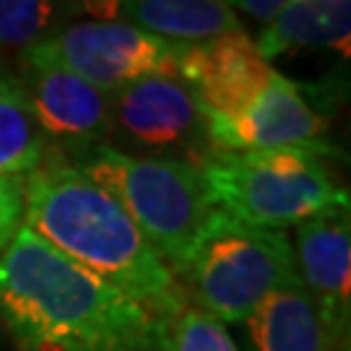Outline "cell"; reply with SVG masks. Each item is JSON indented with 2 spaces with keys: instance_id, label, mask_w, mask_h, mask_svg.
<instances>
[{
  "instance_id": "8992f818",
  "label": "cell",
  "mask_w": 351,
  "mask_h": 351,
  "mask_svg": "<svg viewBox=\"0 0 351 351\" xmlns=\"http://www.w3.org/2000/svg\"><path fill=\"white\" fill-rule=\"evenodd\" d=\"M182 45L146 34L123 21H71L50 39L21 55L47 60L81 75L104 94H114L138 78L175 73Z\"/></svg>"
},
{
  "instance_id": "2e32d148",
  "label": "cell",
  "mask_w": 351,
  "mask_h": 351,
  "mask_svg": "<svg viewBox=\"0 0 351 351\" xmlns=\"http://www.w3.org/2000/svg\"><path fill=\"white\" fill-rule=\"evenodd\" d=\"M81 13V0H0V52H26Z\"/></svg>"
},
{
  "instance_id": "9a60e30c",
  "label": "cell",
  "mask_w": 351,
  "mask_h": 351,
  "mask_svg": "<svg viewBox=\"0 0 351 351\" xmlns=\"http://www.w3.org/2000/svg\"><path fill=\"white\" fill-rule=\"evenodd\" d=\"M52 154L55 151L34 123L19 75L0 63V172L26 177Z\"/></svg>"
},
{
  "instance_id": "7a4b0ae2",
  "label": "cell",
  "mask_w": 351,
  "mask_h": 351,
  "mask_svg": "<svg viewBox=\"0 0 351 351\" xmlns=\"http://www.w3.org/2000/svg\"><path fill=\"white\" fill-rule=\"evenodd\" d=\"M24 226L162 320L185 300L123 206L58 154L24 177Z\"/></svg>"
},
{
  "instance_id": "8fae6325",
  "label": "cell",
  "mask_w": 351,
  "mask_h": 351,
  "mask_svg": "<svg viewBox=\"0 0 351 351\" xmlns=\"http://www.w3.org/2000/svg\"><path fill=\"white\" fill-rule=\"evenodd\" d=\"M297 276L328 330L346 343L351 315V221L349 208L317 213L297 224Z\"/></svg>"
},
{
  "instance_id": "30bf717a",
  "label": "cell",
  "mask_w": 351,
  "mask_h": 351,
  "mask_svg": "<svg viewBox=\"0 0 351 351\" xmlns=\"http://www.w3.org/2000/svg\"><path fill=\"white\" fill-rule=\"evenodd\" d=\"M274 68L245 32L182 45L175 75L195 99L203 117H234L263 91Z\"/></svg>"
},
{
  "instance_id": "3957f363",
  "label": "cell",
  "mask_w": 351,
  "mask_h": 351,
  "mask_svg": "<svg viewBox=\"0 0 351 351\" xmlns=\"http://www.w3.org/2000/svg\"><path fill=\"white\" fill-rule=\"evenodd\" d=\"M84 175L107 190L143 232L169 271H182L198 239L219 211L198 164L172 156H133L99 143L68 156Z\"/></svg>"
},
{
  "instance_id": "277c9868",
  "label": "cell",
  "mask_w": 351,
  "mask_h": 351,
  "mask_svg": "<svg viewBox=\"0 0 351 351\" xmlns=\"http://www.w3.org/2000/svg\"><path fill=\"white\" fill-rule=\"evenodd\" d=\"M198 169L219 211L261 229L284 232L317 213L349 208V193L313 151H211Z\"/></svg>"
},
{
  "instance_id": "7c38bea8",
  "label": "cell",
  "mask_w": 351,
  "mask_h": 351,
  "mask_svg": "<svg viewBox=\"0 0 351 351\" xmlns=\"http://www.w3.org/2000/svg\"><path fill=\"white\" fill-rule=\"evenodd\" d=\"M99 16L177 45L245 32L226 0H99Z\"/></svg>"
},
{
  "instance_id": "9c48e42d",
  "label": "cell",
  "mask_w": 351,
  "mask_h": 351,
  "mask_svg": "<svg viewBox=\"0 0 351 351\" xmlns=\"http://www.w3.org/2000/svg\"><path fill=\"white\" fill-rule=\"evenodd\" d=\"M19 81L45 141L58 156L104 143L112 133L110 94L60 65L21 55Z\"/></svg>"
},
{
  "instance_id": "d6986e66",
  "label": "cell",
  "mask_w": 351,
  "mask_h": 351,
  "mask_svg": "<svg viewBox=\"0 0 351 351\" xmlns=\"http://www.w3.org/2000/svg\"><path fill=\"white\" fill-rule=\"evenodd\" d=\"M229 3V8L237 13H247L250 19H258V21H274L278 13L287 8L289 3H294V0H226Z\"/></svg>"
},
{
  "instance_id": "e0dca14e",
  "label": "cell",
  "mask_w": 351,
  "mask_h": 351,
  "mask_svg": "<svg viewBox=\"0 0 351 351\" xmlns=\"http://www.w3.org/2000/svg\"><path fill=\"white\" fill-rule=\"evenodd\" d=\"M164 351H237L221 320L190 304L188 297L164 320Z\"/></svg>"
},
{
  "instance_id": "52a82bcc",
  "label": "cell",
  "mask_w": 351,
  "mask_h": 351,
  "mask_svg": "<svg viewBox=\"0 0 351 351\" xmlns=\"http://www.w3.org/2000/svg\"><path fill=\"white\" fill-rule=\"evenodd\" d=\"M206 136L213 151L300 149L328 154V117L317 112L304 88L276 71L271 84L234 117L208 114Z\"/></svg>"
},
{
  "instance_id": "ba28073f",
  "label": "cell",
  "mask_w": 351,
  "mask_h": 351,
  "mask_svg": "<svg viewBox=\"0 0 351 351\" xmlns=\"http://www.w3.org/2000/svg\"><path fill=\"white\" fill-rule=\"evenodd\" d=\"M112 133H123L143 149L169 151L201 164L211 154L206 120L175 73H154L110 94Z\"/></svg>"
},
{
  "instance_id": "5bb4252c",
  "label": "cell",
  "mask_w": 351,
  "mask_h": 351,
  "mask_svg": "<svg viewBox=\"0 0 351 351\" xmlns=\"http://www.w3.org/2000/svg\"><path fill=\"white\" fill-rule=\"evenodd\" d=\"M351 0H294L255 42L265 60L300 47H330L349 58Z\"/></svg>"
},
{
  "instance_id": "5b68a950",
  "label": "cell",
  "mask_w": 351,
  "mask_h": 351,
  "mask_svg": "<svg viewBox=\"0 0 351 351\" xmlns=\"http://www.w3.org/2000/svg\"><path fill=\"white\" fill-rule=\"evenodd\" d=\"M180 276L195 307L221 323H245L268 294L300 278L284 232L242 224L221 211L213 213Z\"/></svg>"
},
{
  "instance_id": "6da1fadb",
  "label": "cell",
  "mask_w": 351,
  "mask_h": 351,
  "mask_svg": "<svg viewBox=\"0 0 351 351\" xmlns=\"http://www.w3.org/2000/svg\"><path fill=\"white\" fill-rule=\"evenodd\" d=\"M0 323L21 351H164V320L24 224L0 252Z\"/></svg>"
},
{
  "instance_id": "ac0fdd59",
  "label": "cell",
  "mask_w": 351,
  "mask_h": 351,
  "mask_svg": "<svg viewBox=\"0 0 351 351\" xmlns=\"http://www.w3.org/2000/svg\"><path fill=\"white\" fill-rule=\"evenodd\" d=\"M24 221V177L0 172V252Z\"/></svg>"
},
{
  "instance_id": "4fadbf2b",
  "label": "cell",
  "mask_w": 351,
  "mask_h": 351,
  "mask_svg": "<svg viewBox=\"0 0 351 351\" xmlns=\"http://www.w3.org/2000/svg\"><path fill=\"white\" fill-rule=\"evenodd\" d=\"M245 326L252 351H346V343L328 330L300 278L268 294Z\"/></svg>"
}]
</instances>
